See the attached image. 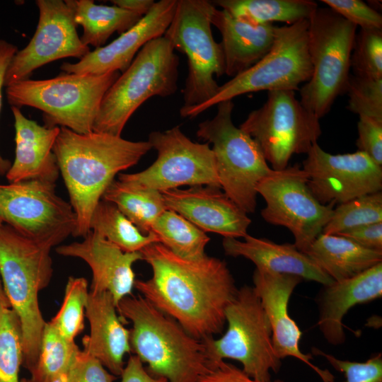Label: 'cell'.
I'll return each instance as SVG.
<instances>
[{
    "mask_svg": "<svg viewBox=\"0 0 382 382\" xmlns=\"http://www.w3.org/2000/svg\"><path fill=\"white\" fill-rule=\"evenodd\" d=\"M122 320H129L131 351L148 371L168 382H198L214 366L206 339L188 333L176 320L142 296H127L117 304Z\"/></svg>",
    "mask_w": 382,
    "mask_h": 382,
    "instance_id": "cell-3",
    "label": "cell"
},
{
    "mask_svg": "<svg viewBox=\"0 0 382 382\" xmlns=\"http://www.w3.org/2000/svg\"><path fill=\"white\" fill-rule=\"evenodd\" d=\"M140 252L152 270L150 279L135 281L141 296L196 338L223 331L226 307L238 289L226 262L207 255L185 259L160 243Z\"/></svg>",
    "mask_w": 382,
    "mask_h": 382,
    "instance_id": "cell-1",
    "label": "cell"
},
{
    "mask_svg": "<svg viewBox=\"0 0 382 382\" xmlns=\"http://www.w3.org/2000/svg\"><path fill=\"white\" fill-rule=\"evenodd\" d=\"M198 382H263L248 376L242 369L235 365L220 361L207 371ZM272 382V381H270ZM272 382H284L277 379Z\"/></svg>",
    "mask_w": 382,
    "mask_h": 382,
    "instance_id": "cell-43",
    "label": "cell"
},
{
    "mask_svg": "<svg viewBox=\"0 0 382 382\" xmlns=\"http://www.w3.org/2000/svg\"><path fill=\"white\" fill-rule=\"evenodd\" d=\"M88 294V282L85 278L69 277L62 306L50 322L69 340H74L84 328Z\"/></svg>",
    "mask_w": 382,
    "mask_h": 382,
    "instance_id": "cell-36",
    "label": "cell"
},
{
    "mask_svg": "<svg viewBox=\"0 0 382 382\" xmlns=\"http://www.w3.org/2000/svg\"><path fill=\"white\" fill-rule=\"evenodd\" d=\"M0 219L23 236L53 248L76 227L69 202L56 192V183L25 180L0 185Z\"/></svg>",
    "mask_w": 382,
    "mask_h": 382,
    "instance_id": "cell-14",
    "label": "cell"
},
{
    "mask_svg": "<svg viewBox=\"0 0 382 382\" xmlns=\"http://www.w3.org/2000/svg\"><path fill=\"white\" fill-rule=\"evenodd\" d=\"M111 374L96 358L79 349L60 382H114Z\"/></svg>",
    "mask_w": 382,
    "mask_h": 382,
    "instance_id": "cell-41",
    "label": "cell"
},
{
    "mask_svg": "<svg viewBox=\"0 0 382 382\" xmlns=\"http://www.w3.org/2000/svg\"><path fill=\"white\" fill-rule=\"evenodd\" d=\"M121 382H168L162 377L152 376L136 355L130 356L121 374Z\"/></svg>",
    "mask_w": 382,
    "mask_h": 382,
    "instance_id": "cell-46",
    "label": "cell"
},
{
    "mask_svg": "<svg viewBox=\"0 0 382 382\" xmlns=\"http://www.w3.org/2000/svg\"><path fill=\"white\" fill-rule=\"evenodd\" d=\"M239 127L255 140L275 170L286 168L293 155L307 154L322 134L319 119L293 91H268L266 102Z\"/></svg>",
    "mask_w": 382,
    "mask_h": 382,
    "instance_id": "cell-12",
    "label": "cell"
},
{
    "mask_svg": "<svg viewBox=\"0 0 382 382\" xmlns=\"http://www.w3.org/2000/svg\"><path fill=\"white\" fill-rule=\"evenodd\" d=\"M308 20L277 26L270 51L256 64L219 86L214 97L199 106L180 109L183 117L192 118L218 103L260 91L299 90L312 74L308 50Z\"/></svg>",
    "mask_w": 382,
    "mask_h": 382,
    "instance_id": "cell-8",
    "label": "cell"
},
{
    "mask_svg": "<svg viewBox=\"0 0 382 382\" xmlns=\"http://www.w3.org/2000/svg\"><path fill=\"white\" fill-rule=\"evenodd\" d=\"M308 21L312 74L299 89V101L320 120L346 93L357 27L328 7H318Z\"/></svg>",
    "mask_w": 382,
    "mask_h": 382,
    "instance_id": "cell-7",
    "label": "cell"
},
{
    "mask_svg": "<svg viewBox=\"0 0 382 382\" xmlns=\"http://www.w3.org/2000/svg\"><path fill=\"white\" fill-rule=\"evenodd\" d=\"M90 230L99 234L124 252H140L159 243L153 233H142L112 202L101 199L94 209Z\"/></svg>",
    "mask_w": 382,
    "mask_h": 382,
    "instance_id": "cell-31",
    "label": "cell"
},
{
    "mask_svg": "<svg viewBox=\"0 0 382 382\" xmlns=\"http://www.w3.org/2000/svg\"><path fill=\"white\" fill-rule=\"evenodd\" d=\"M71 6L76 25L83 28L81 42L99 48L115 32L122 34L143 16L117 6L98 5L92 0H66Z\"/></svg>",
    "mask_w": 382,
    "mask_h": 382,
    "instance_id": "cell-28",
    "label": "cell"
},
{
    "mask_svg": "<svg viewBox=\"0 0 382 382\" xmlns=\"http://www.w3.org/2000/svg\"><path fill=\"white\" fill-rule=\"evenodd\" d=\"M305 253L333 281L353 277L382 262V250L338 235L320 233Z\"/></svg>",
    "mask_w": 382,
    "mask_h": 382,
    "instance_id": "cell-27",
    "label": "cell"
},
{
    "mask_svg": "<svg viewBox=\"0 0 382 382\" xmlns=\"http://www.w3.org/2000/svg\"><path fill=\"white\" fill-rule=\"evenodd\" d=\"M313 354L324 357L337 371L345 375L343 382H382V354L377 353L364 362L343 360L313 347Z\"/></svg>",
    "mask_w": 382,
    "mask_h": 382,
    "instance_id": "cell-39",
    "label": "cell"
},
{
    "mask_svg": "<svg viewBox=\"0 0 382 382\" xmlns=\"http://www.w3.org/2000/svg\"><path fill=\"white\" fill-rule=\"evenodd\" d=\"M21 382H33L30 378H23Z\"/></svg>",
    "mask_w": 382,
    "mask_h": 382,
    "instance_id": "cell-49",
    "label": "cell"
},
{
    "mask_svg": "<svg viewBox=\"0 0 382 382\" xmlns=\"http://www.w3.org/2000/svg\"><path fill=\"white\" fill-rule=\"evenodd\" d=\"M337 13L362 29L382 30V16L361 0H322Z\"/></svg>",
    "mask_w": 382,
    "mask_h": 382,
    "instance_id": "cell-40",
    "label": "cell"
},
{
    "mask_svg": "<svg viewBox=\"0 0 382 382\" xmlns=\"http://www.w3.org/2000/svg\"><path fill=\"white\" fill-rule=\"evenodd\" d=\"M354 75L382 79V30L360 28L350 58Z\"/></svg>",
    "mask_w": 382,
    "mask_h": 382,
    "instance_id": "cell-37",
    "label": "cell"
},
{
    "mask_svg": "<svg viewBox=\"0 0 382 382\" xmlns=\"http://www.w3.org/2000/svg\"><path fill=\"white\" fill-rule=\"evenodd\" d=\"M51 249L6 224L0 225V274L11 308L21 322L22 365L29 371L37 362L46 323L38 294L49 285L52 277Z\"/></svg>",
    "mask_w": 382,
    "mask_h": 382,
    "instance_id": "cell-4",
    "label": "cell"
},
{
    "mask_svg": "<svg viewBox=\"0 0 382 382\" xmlns=\"http://www.w3.org/2000/svg\"><path fill=\"white\" fill-rule=\"evenodd\" d=\"M4 222L0 219V225L2 224Z\"/></svg>",
    "mask_w": 382,
    "mask_h": 382,
    "instance_id": "cell-50",
    "label": "cell"
},
{
    "mask_svg": "<svg viewBox=\"0 0 382 382\" xmlns=\"http://www.w3.org/2000/svg\"><path fill=\"white\" fill-rule=\"evenodd\" d=\"M79 350L74 340L65 338L50 322H46L30 379L33 382H60Z\"/></svg>",
    "mask_w": 382,
    "mask_h": 382,
    "instance_id": "cell-33",
    "label": "cell"
},
{
    "mask_svg": "<svg viewBox=\"0 0 382 382\" xmlns=\"http://www.w3.org/2000/svg\"><path fill=\"white\" fill-rule=\"evenodd\" d=\"M0 305H4L6 306L11 307L9 301L8 300V298L6 295V293L4 289V286H3V283H2V280L1 277V274H0Z\"/></svg>",
    "mask_w": 382,
    "mask_h": 382,
    "instance_id": "cell-48",
    "label": "cell"
},
{
    "mask_svg": "<svg viewBox=\"0 0 382 382\" xmlns=\"http://www.w3.org/2000/svg\"><path fill=\"white\" fill-rule=\"evenodd\" d=\"M382 222V192L364 195L334 208L322 233H337L358 226Z\"/></svg>",
    "mask_w": 382,
    "mask_h": 382,
    "instance_id": "cell-34",
    "label": "cell"
},
{
    "mask_svg": "<svg viewBox=\"0 0 382 382\" xmlns=\"http://www.w3.org/2000/svg\"><path fill=\"white\" fill-rule=\"evenodd\" d=\"M381 296L382 262L353 277L323 286L318 298L317 325L325 340L335 346L343 344L346 336L342 320L349 310Z\"/></svg>",
    "mask_w": 382,
    "mask_h": 382,
    "instance_id": "cell-23",
    "label": "cell"
},
{
    "mask_svg": "<svg viewBox=\"0 0 382 382\" xmlns=\"http://www.w3.org/2000/svg\"><path fill=\"white\" fill-rule=\"evenodd\" d=\"M265 201L261 216L267 223L288 228L294 245L305 253L322 233L334 204H320L308 186V176L298 165L272 171L257 185Z\"/></svg>",
    "mask_w": 382,
    "mask_h": 382,
    "instance_id": "cell-15",
    "label": "cell"
},
{
    "mask_svg": "<svg viewBox=\"0 0 382 382\" xmlns=\"http://www.w3.org/2000/svg\"><path fill=\"white\" fill-rule=\"evenodd\" d=\"M358 151L364 152L376 163L382 166V121L359 116L357 124Z\"/></svg>",
    "mask_w": 382,
    "mask_h": 382,
    "instance_id": "cell-42",
    "label": "cell"
},
{
    "mask_svg": "<svg viewBox=\"0 0 382 382\" xmlns=\"http://www.w3.org/2000/svg\"><path fill=\"white\" fill-rule=\"evenodd\" d=\"M39 20L29 43L13 57L4 86L29 79L37 68L66 57L81 59L91 52L79 36L72 8L66 0H37Z\"/></svg>",
    "mask_w": 382,
    "mask_h": 382,
    "instance_id": "cell-16",
    "label": "cell"
},
{
    "mask_svg": "<svg viewBox=\"0 0 382 382\" xmlns=\"http://www.w3.org/2000/svg\"><path fill=\"white\" fill-rule=\"evenodd\" d=\"M211 23L221 35L225 74L232 78L253 66L270 51L277 28L272 23L251 25L216 8Z\"/></svg>",
    "mask_w": 382,
    "mask_h": 382,
    "instance_id": "cell-26",
    "label": "cell"
},
{
    "mask_svg": "<svg viewBox=\"0 0 382 382\" xmlns=\"http://www.w3.org/2000/svg\"><path fill=\"white\" fill-rule=\"evenodd\" d=\"M111 2L115 6L141 16L146 15L155 4L153 0H112Z\"/></svg>",
    "mask_w": 382,
    "mask_h": 382,
    "instance_id": "cell-47",
    "label": "cell"
},
{
    "mask_svg": "<svg viewBox=\"0 0 382 382\" xmlns=\"http://www.w3.org/2000/svg\"><path fill=\"white\" fill-rule=\"evenodd\" d=\"M120 72L103 75L65 74L44 80L26 79L6 88L11 106H29L43 112L47 127L68 128L76 133L93 132L105 93Z\"/></svg>",
    "mask_w": 382,
    "mask_h": 382,
    "instance_id": "cell-5",
    "label": "cell"
},
{
    "mask_svg": "<svg viewBox=\"0 0 382 382\" xmlns=\"http://www.w3.org/2000/svg\"><path fill=\"white\" fill-rule=\"evenodd\" d=\"M306 154L302 169L311 193L323 205L340 204L382 190V166L364 152L331 154L316 143Z\"/></svg>",
    "mask_w": 382,
    "mask_h": 382,
    "instance_id": "cell-17",
    "label": "cell"
},
{
    "mask_svg": "<svg viewBox=\"0 0 382 382\" xmlns=\"http://www.w3.org/2000/svg\"><path fill=\"white\" fill-rule=\"evenodd\" d=\"M151 231L161 244L183 258L199 260L206 255L204 249L209 237L174 211H164L155 221Z\"/></svg>",
    "mask_w": 382,
    "mask_h": 382,
    "instance_id": "cell-32",
    "label": "cell"
},
{
    "mask_svg": "<svg viewBox=\"0 0 382 382\" xmlns=\"http://www.w3.org/2000/svg\"><path fill=\"white\" fill-rule=\"evenodd\" d=\"M346 93L349 111L382 121V79L350 75Z\"/></svg>",
    "mask_w": 382,
    "mask_h": 382,
    "instance_id": "cell-38",
    "label": "cell"
},
{
    "mask_svg": "<svg viewBox=\"0 0 382 382\" xmlns=\"http://www.w3.org/2000/svg\"><path fill=\"white\" fill-rule=\"evenodd\" d=\"M238 20L251 25L308 20L318 8L311 0H217L212 1Z\"/></svg>",
    "mask_w": 382,
    "mask_h": 382,
    "instance_id": "cell-29",
    "label": "cell"
},
{
    "mask_svg": "<svg viewBox=\"0 0 382 382\" xmlns=\"http://www.w3.org/2000/svg\"><path fill=\"white\" fill-rule=\"evenodd\" d=\"M56 252L85 261L92 272L90 291L109 292L117 306L132 294L136 281L132 265L143 260L141 252H124L91 230L82 241L59 245Z\"/></svg>",
    "mask_w": 382,
    "mask_h": 382,
    "instance_id": "cell-21",
    "label": "cell"
},
{
    "mask_svg": "<svg viewBox=\"0 0 382 382\" xmlns=\"http://www.w3.org/2000/svg\"><path fill=\"white\" fill-rule=\"evenodd\" d=\"M168 209L175 212L204 232L224 238H244L251 220L219 187L192 186L161 192Z\"/></svg>",
    "mask_w": 382,
    "mask_h": 382,
    "instance_id": "cell-20",
    "label": "cell"
},
{
    "mask_svg": "<svg viewBox=\"0 0 382 382\" xmlns=\"http://www.w3.org/2000/svg\"><path fill=\"white\" fill-rule=\"evenodd\" d=\"M23 344L20 320L13 310L0 305V382H21Z\"/></svg>",
    "mask_w": 382,
    "mask_h": 382,
    "instance_id": "cell-35",
    "label": "cell"
},
{
    "mask_svg": "<svg viewBox=\"0 0 382 382\" xmlns=\"http://www.w3.org/2000/svg\"><path fill=\"white\" fill-rule=\"evenodd\" d=\"M178 0H161L131 28L110 43L89 52L76 63L64 62L66 74L103 75L124 72L149 41L163 36L175 11Z\"/></svg>",
    "mask_w": 382,
    "mask_h": 382,
    "instance_id": "cell-19",
    "label": "cell"
},
{
    "mask_svg": "<svg viewBox=\"0 0 382 382\" xmlns=\"http://www.w3.org/2000/svg\"><path fill=\"white\" fill-rule=\"evenodd\" d=\"M178 66V56L166 37L148 42L105 93L93 131L121 136L129 119L149 98L175 93Z\"/></svg>",
    "mask_w": 382,
    "mask_h": 382,
    "instance_id": "cell-6",
    "label": "cell"
},
{
    "mask_svg": "<svg viewBox=\"0 0 382 382\" xmlns=\"http://www.w3.org/2000/svg\"><path fill=\"white\" fill-rule=\"evenodd\" d=\"M225 318L226 332L217 340L206 338L212 362L236 360L250 377L270 382L271 371L277 373L282 361L274 352L270 323L253 287L238 289Z\"/></svg>",
    "mask_w": 382,
    "mask_h": 382,
    "instance_id": "cell-11",
    "label": "cell"
},
{
    "mask_svg": "<svg viewBox=\"0 0 382 382\" xmlns=\"http://www.w3.org/2000/svg\"><path fill=\"white\" fill-rule=\"evenodd\" d=\"M85 314L90 334L82 340L83 352L96 358L115 376L125 367L124 357L131 352L130 331L117 315V305L108 291H89Z\"/></svg>",
    "mask_w": 382,
    "mask_h": 382,
    "instance_id": "cell-24",
    "label": "cell"
},
{
    "mask_svg": "<svg viewBox=\"0 0 382 382\" xmlns=\"http://www.w3.org/2000/svg\"><path fill=\"white\" fill-rule=\"evenodd\" d=\"M148 141L157 151L156 160L143 171L119 173V181L159 192L183 185L221 187L214 155L208 143L193 142L178 126L151 132Z\"/></svg>",
    "mask_w": 382,
    "mask_h": 382,
    "instance_id": "cell-13",
    "label": "cell"
},
{
    "mask_svg": "<svg viewBox=\"0 0 382 382\" xmlns=\"http://www.w3.org/2000/svg\"><path fill=\"white\" fill-rule=\"evenodd\" d=\"M151 149L148 141L60 127L53 152L76 216L73 236L88 233L92 213L116 175L136 165Z\"/></svg>",
    "mask_w": 382,
    "mask_h": 382,
    "instance_id": "cell-2",
    "label": "cell"
},
{
    "mask_svg": "<svg viewBox=\"0 0 382 382\" xmlns=\"http://www.w3.org/2000/svg\"><path fill=\"white\" fill-rule=\"evenodd\" d=\"M214 118L198 125L197 136L212 144L224 192L246 214L256 208L257 185L272 169L255 140L234 125L231 100L218 103Z\"/></svg>",
    "mask_w": 382,
    "mask_h": 382,
    "instance_id": "cell-9",
    "label": "cell"
},
{
    "mask_svg": "<svg viewBox=\"0 0 382 382\" xmlns=\"http://www.w3.org/2000/svg\"><path fill=\"white\" fill-rule=\"evenodd\" d=\"M17 52L18 47L16 45L4 40H0V112L6 72L13 57ZM11 164L9 160L4 158L0 154V175H6Z\"/></svg>",
    "mask_w": 382,
    "mask_h": 382,
    "instance_id": "cell-45",
    "label": "cell"
},
{
    "mask_svg": "<svg viewBox=\"0 0 382 382\" xmlns=\"http://www.w3.org/2000/svg\"><path fill=\"white\" fill-rule=\"evenodd\" d=\"M215 8L207 0H178L173 18L163 35L174 50L187 59L180 109L199 106L212 99L219 87L214 77L225 74L222 47L212 33L211 18Z\"/></svg>",
    "mask_w": 382,
    "mask_h": 382,
    "instance_id": "cell-10",
    "label": "cell"
},
{
    "mask_svg": "<svg viewBox=\"0 0 382 382\" xmlns=\"http://www.w3.org/2000/svg\"><path fill=\"white\" fill-rule=\"evenodd\" d=\"M303 279L295 275L279 274L255 268L253 289L259 298L272 330L274 352L281 360L294 357L306 364L323 382H335V376L327 369L312 363V355L300 349L302 332L289 314L290 297Z\"/></svg>",
    "mask_w": 382,
    "mask_h": 382,
    "instance_id": "cell-18",
    "label": "cell"
},
{
    "mask_svg": "<svg viewBox=\"0 0 382 382\" xmlns=\"http://www.w3.org/2000/svg\"><path fill=\"white\" fill-rule=\"evenodd\" d=\"M366 248L382 250V222L358 226L337 233Z\"/></svg>",
    "mask_w": 382,
    "mask_h": 382,
    "instance_id": "cell-44",
    "label": "cell"
},
{
    "mask_svg": "<svg viewBox=\"0 0 382 382\" xmlns=\"http://www.w3.org/2000/svg\"><path fill=\"white\" fill-rule=\"evenodd\" d=\"M102 199L113 203L144 234L151 233L156 219L167 209L161 192L114 180Z\"/></svg>",
    "mask_w": 382,
    "mask_h": 382,
    "instance_id": "cell-30",
    "label": "cell"
},
{
    "mask_svg": "<svg viewBox=\"0 0 382 382\" xmlns=\"http://www.w3.org/2000/svg\"><path fill=\"white\" fill-rule=\"evenodd\" d=\"M243 238L244 241H241L237 238H224L222 245L226 255L243 257L252 261L259 270L298 276L323 286L333 282L294 243L278 244L267 238H255L248 234Z\"/></svg>",
    "mask_w": 382,
    "mask_h": 382,
    "instance_id": "cell-25",
    "label": "cell"
},
{
    "mask_svg": "<svg viewBox=\"0 0 382 382\" xmlns=\"http://www.w3.org/2000/svg\"><path fill=\"white\" fill-rule=\"evenodd\" d=\"M15 127V158L6 177L9 183L41 180L56 183L59 176L53 146L60 127H47L11 106Z\"/></svg>",
    "mask_w": 382,
    "mask_h": 382,
    "instance_id": "cell-22",
    "label": "cell"
}]
</instances>
